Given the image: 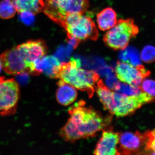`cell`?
Here are the masks:
<instances>
[{"instance_id":"cell-3","label":"cell","mask_w":155,"mask_h":155,"mask_svg":"<svg viewBox=\"0 0 155 155\" xmlns=\"http://www.w3.org/2000/svg\"><path fill=\"white\" fill-rule=\"evenodd\" d=\"M80 66V61L74 58L68 63H62L58 78L78 89L86 91L91 97L94 94L99 76L94 71L81 69Z\"/></svg>"},{"instance_id":"cell-8","label":"cell","mask_w":155,"mask_h":155,"mask_svg":"<svg viewBox=\"0 0 155 155\" xmlns=\"http://www.w3.org/2000/svg\"><path fill=\"white\" fill-rule=\"evenodd\" d=\"M115 72L120 81L134 86H140L143 80L150 74L149 70L141 64L134 66L123 61H118Z\"/></svg>"},{"instance_id":"cell-11","label":"cell","mask_w":155,"mask_h":155,"mask_svg":"<svg viewBox=\"0 0 155 155\" xmlns=\"http://www.w3.org/2000/svg\"><path fill=\"white\" fill-rule=\"evenodd\" d=\"M119 134L109 128L103 130L101 138L97 143L94 154L97 155H118L117 151Z\"/></svg>"},{"instance_id":"cell-10","label":"cell","mask_w":155,"mask_h":155,"mask_svg":"<svg viewBox=\"0 0 155 155\" xmlns=\"http://www.w3.org/2000/svg\"><path fill=\"white\" fill-rule=\"evenodd\" d=\"M145 137L144 133L138 131L125 132L119 134L118 155L141 154L145 150Z\"/></svg>"},{"instance_id":"cell-15","label":"cell","mask_w":155,"mask_h":155,"mask_svg":"<svg viewBox=\"0 0 155 155\" xmlns=\"http://www.w3.org/2000/svg\"><path fill=\"white\" fill-rule=\"evenodd\" d=\"M16 10L19 13L29 11L32 14H38L43 10V0H13Z\"/></svg>"},{"instance_id":"cell-9","label":"cell","mask_w":155,"mask_h":155,"mask_svg":"<svg viewBox=\"0 0 155 155\" xmlns=\"http://www.w3.org/2000/svg\"><path fill=\"white\" fill-rule=\"evenodd\" d=\"M3 70L13 75L29 74L28 63L17 47L6 51L0 55Z\"/></svg>"},{"instance_id":"cell-14","label":"cell","mask_w":155,"mask_h":155,"mask_svg":"<svg viewBox=\"0 0 155 155\" xmlns=\"http://www.w3.org/2000/svg\"><path fill=\"white\" fill-rule=\"evenodd\" d=\"M117 15L114 9L110 8H106L99 13L97 16V22L100 30H109L117 22Z\"/></svg>"},{"instance_id":"cell-23","label":"cell","mask_w":155,"mask_h":155,"mask_svg":"<svg viewBox=\"0 0 155 155\" xmlns=\"http://www.w3.org/2000/svg\"><path fill=\"white\" fill-rule=\"evenodd\" d=\"M4 111H5V109H4V106H3L2 103L0 100V114L2 116H3V114H4Z\"/></svg>"},{"instance_id":"cell-6","label":"cell","mask_w":155,"mask_h":155,"mask_svg":"<svg viewBox=\"0 0 155 155\" xmlns=\"http://www.w3.org/2000/svg\"><path fill=\"white\" fill-rule=\"evenodd\" d=\"M139 32V28L133 19H119L107 31L104 37V41L111 48L124 50Z\"/></svg>"},{"instance_id":"cell-5","label":"cell","mask_w":155,"mask_h":155,"mask_svg":"<svg viewBox=\"0 0 155 155\" xmlns=\"http://www.w3.org/2000/svg\"><path fill=\"white\" fill-rule=\"evenodd\" d=\"M89 6L88 0H46L43 11L50 19L61 26L67 16L83 14Z\"/></svg>"},{"instance_id":"cell-4","label":"cell","mask_w":155,"mask_h":155,"mask_svg":"<svg viewBox=\"0 0 155 155\" xmlns=\"http://www.w3.org/2000/svg\"><path fill=\"white\" fill-rule=\"evenodd\" d=\"M61 26L67 31L69 39L77 44L85 40H96L98 37V32L94 22L91 18L83 14L69 15Z\"/></svg>"},{"instance_id":"cell-1","label":"cell","mask_w":155,"mask_h":155,"mask_svg":"<svg viewBox=\"0 0 155 155\" xmlns=\"http://www.w3.org/2000/svg\"><path fill=\"white\" fill-rule=\"evenodd\" d=\"M80 101L69 109L70 118L60 130V135L66 141L94 137L110 123L112 117H104L91 108L84 107Z\"/></svg>"},{"instance_id":"cell-21","label":"cell","mask_w":155,"mask_h":155,"mask_svg":"<svg viewBox=\"0 0 155 155\" xmlns=\"http://www.w3.org/2000/svg\"><path fill=\"white\" fill-rule=\"evenodd\" d=\"M142 60L146 63H151L155 61V49L154 48H145L142 52Z\"/></svg>"},{"instance_id":"cell-16","label":"cell","mask_w":155,"mask_h":155,"mask_svg":"<svg viewBox=\"0 0 155 155\" xmlns=\"http://www.w3.org/2000/svg\"><path fill=\"white\" fill-rule=\"evenodd\" d=\"M61 64L58 58L54 56H44L41 58L42 73L51 78H58Z\"/></svg>"},{"instance_id":"cell-7","label":"cell","mask_w":155,"mask_h":155,"mask_svg":"<svg viewBox=\"0 0 155 155\" xmlns=\"http://www.w3.org/2000/svg\"><path fill=\"white\" fill-rule=\"evenodd\" d=\"M20 88L14 78L0 77V100L5 109L4 116L14 114L19 101Z\"/></svg>"},{"instance_id":"cell-19","label":"cell","mask_w":155,"mask_h":155,"mask_svg":"<svg viewBox=\"0 0 155 155\" xmlns=\"http://www.w3.org/2000/svg\"><path fill=\"white\" fill-rule=\"evenodd\" d=\"M145 137L146 153H150V154H155V128L153 130H148L144 132Z\"/></svg>"},{"instance_id":"cell-2","label":"cell","mask_w":155,"mask_h":155,"mask_svg":"<svg viewBox=\"0 0 155 155\" xmlns=\"http://www.w3.org/2000/svg\"><path fill=\"white\" fill-rule=\"evenodd\" d=\"M96 88L104 108L118 117L133 114L142 106L155 100V97L143 91L134 96L115 92L105 86L102 80L98 81Z\"/></svg>"},{"instance_id":"cell-18","label":"cell","mask_w":155,"mask_h":155,"mask_svg":"<svg viewBox=\"0 0 155 155\" xmlns=\"http://www.w3.org/2000/svg\"><path fill=\"white\" fill-rule=\"evenodd\" d=\"M114 90L129 96L137 95L143 92L140 86H134L127 84L121 83L119 82L116 84Z\"/></svg>"},{"instance_id":"cell-12","label":"cell","mask_w":155,"mask_h":155,"mask_svg":"<svg viewBox=\"0 0 155 155\" xmlns=\"http://www.w3.org/2000/svg\"><path fill=\"white\" fill-rule=\"evenodd\" d=\"M28 63V69L31 62L44 57L48 52V47L44 41L30 40L17 46Z\"/></svg>"},{"instance_id":"cell-24","label":"cell","mask_w":155,"mask_h":155,"mask_svg":"<svg viewBox=\"0 0 155 155\" xmlns=\"http://www.w3.org/2000/svg\"><path fill=\"white\" fill-rule=\"evenodd\" d=\"M2 62H1V60H0V73L2 72Z\"/></svg>"},{"instance_id":"cell-17","label":"cell","mask_w":155,"mask_h":155,"mask_svg":"<svg viewBox=\"0 0 155 155\" xmlns=\"http://www.w3.org/2000/svg\"><path fill=\"white\" fill-rule=\"evenodd\" d=\"M16 8L13 0H3L0 2V18L11 19L16 14Z\"/></svg>"},{"instance_id":"cell-22","label":"cell","mask_w":155,"mask_h":155,"mask_svg":"<svg viewBox=\"0 0 155 155\" xmlns=\"http://www.w3.org/2000/svg\"><path fill=\"white\" fill-rule=\"evenodd\" d=\"M35 15L29 11L20 12L19 18L24 24L29 25L32 24L35 20Z\"/></svg>"},{"instance_id":"cell-20","label":"cell","mask_w":155,"mask_h":155,"mask_svg":"<svg viewBox=\"0 0 155 155\" xmlns=\"http://www.w3.org/2000/svg\"><path fill=\"white\" fill-rule=\"evenodd\" d=\"M142 91L155 97V81L144 79L140 85Z\"/></svg>"},{"instance_id":"cell-13","label":"cell","mask_w":155,"mask_h":155,"mask_svg":"<svg viewBox=\"0 0 155 155\" xmlns=\"http://www.w3.org/2000/svg\"><path fill=\"white\" fill-rule=\"evenodd\" d=\"M58 84L56 99L60 104L68 106L76 100L77 92L75 87L61 79L58 82Z\"/></svg>"}]
</instances>
